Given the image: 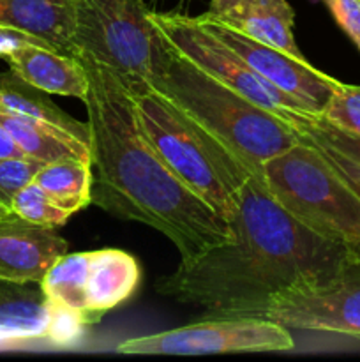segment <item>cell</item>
Instances as JSON below:
<instances>
[{
	"label": "cell",
	"mask_w": 360,
	"mask_h": 362,
	"mask_svg": "<svg viewBox=\"0 0 360 362\" xmlns=\"http://www.w3.org/2000/svg\"><path fill=\"white\" fill-rule=\"evenodd\" d=\"M0 112L20 113V115L46 120L90 144L87 124H81L80 120L60 110L48 92L28 83L13 69L0 73Z\"/></svg>",
	"instance_id": "18"
},
{
	"label": "cell",
	"mask_w": 360,
	"mask_h": 362,
	"mask_svg": "<svg viewBox=\"0 0 360 362\" xmlns=\"http://www.w3.org/2000/svg\"><path fill=\"white\" fill-rule=\"evenodd\" d=\"M327 122L360 138V85L339 83L323 110Z\"/></svg>",
	"instance_id": "22"
},
{
	"label": "cell",
	"mask_w": 360,
	"mask_h": 362,
	"mask_svg": "<svg viewBox=\"0 0 360 362\" xmlns=\"http://www.w3.org/2000/svg\"><path fill=\"white\" fill-rule=\"evenodd\" d=\"M339 27L360 52V0H323Z\"/></svg>",
	"instance_id": "24"
},
{
	"label": "cell",
	"mask_w": 360,
	"mask_h": 362,
	"mask_svg": "<svg viewBox=\"0 0 360 362\" xmlns=\"http://www.w3.org/2000/svg\"><path fill=\"white\" fill-rule=\"evenodd\" d=\"M34 182H37L59 207L71 214L92 204L90 161L66 159L46 163L34 177Z\"/></svg>",
	"instance_id": "19"
},
{
	"label": "cell",
	"mask_w": 360,
	"mask_h": 362,
	"mask_svg": "<svg viewBox=\"0 0 360 362\" xmlns=\"http://www.w3.org/2000/svg\"><path fill=\"white\" fill-rule=\"evenodd\" d=\"M288 329L360 338V264L318 285H299L272 296L256 313Z\"/></svg>",
	"instance_id": "9"
},
{
	"label": "cell",
	"mask_w": 360,
	"mask_h": 362,
	"mask_svg": "<svg viewBox=\"0 0 360 362\" xmlns=\"http://www.w3.org/2000/svg\"><path fill=\"white\" fill-rule=\"evenodd\" d=\"M0 124L28 158L42 163L90 161V144L55 124L11 112H0Z\"/></svg>",
	"instance_id": "17"
},
{
	"label": "cell",
	"mask_w": 360,
	"mask_h": 362,
	"mask_svg": "<svg viewBox=\"0 0 360 362\" xmlns=\"http://www.w3.org/2000/svg\"><path fill=\"white\" fill-rule=\"evenodd\" d=\"M141 279V269L133 255L115 247L87 251L81 290L83 318L87 325L97 324L108 311L126 303Z\"/></svg>",
	"instance_id": "13"
},
{
	"label": "cell",
	"mask_w": 360,
	"mask_h": 362,
	"mask_svg": "<svg viewBox=\"0 0 360 362\" xmlns=\"http://www.w3.org/2000/svg\"><path fill=\"white\" fill-rule=\"evenodd\" d=\"M295 339L284 325L260 317H215L159 334L126 339L119 354L133 356H214L242 352H284Z\"/></svg>",
	"instance_id": "8"
},
{
	"label": "cell",
	"mask_w": 360,
	"mask_h": 362,
	"mask_svg": "<svg viewBox=\"0 0 360 362\" xmlns=\"http://www.w3.org/2000/svg\"><path fill=\"white\" fill-rule=\"evenodd\" d=\"M203 16L307 60L295 41V13L288 0H210Z\"/></svg>",
	"instance_id": "14"
},
{
	"label": "cell",
	"mask_w": 360,
	"mask_h": 362,
	"mask_svg": "<svg viewBox=\"0 0 360 362\" xmlns=\"http://www.w3.org/2000/svg\"><path fill=\"white\" fill-rule=\"evenodd\" d=\"M56 228L35 225L14 212L0 218V278L16 283H41L53 264L69 253Z\"/></svg>",
	"instance_id": "12"
},
{
	"label": "cell",
	"mask_w": 360,
	"mask_h": 362,
	"mask_svg": "<svg viewBox=\"0 0 360 362\" xmlns=\"http://www.w3.org/2000/svg\"><path fill=\"white\" fill-rule=\"evenodd\" d=\"M9 209H7V207H4V205L2 204H0V218H4V216H7V214H9Z\"/></svg>",
	"instance_id": "28"
},
{
	"label": "cell",
	"mask_w": 360,
	"mask_h": 362,
	"mask_svg": "<svg viewBox=\"0 0 360 362\" xmlns=\"http://www.w3.org/2000/svg\"><path fill=\"white\" fill-rule=\"evenodd\" d=\"M304 138H307V136H304ZM307 140L313 141V144L320 148V152L325 156V159L330 163L332 168L337 172V175L341 177V179L344 180V182L348 184V186L352 187V189L360 197V165L359 163H356L355 159L348 158L346 154H342V152H339L337 148L323 144V141L311 140V138H307Z\"/></svg>",
	"instance_id": "25"
},
{
	"label": "cell",
	"mask_w": 360,
	"mask_h": 362,
	"mask_svg": "<svg viewBox=\"0 0 360 362\" xmlns=\"http://www.w3.org/2000/svg\"><path fill=\"white\" fill-rule=\"evenodd\" d=\"M229 226L232 240L180 260L159 279L157 292L212 317H256L275 293L328 281L360 264L359 251L302 225L254 175L236 191Z\"/></svg>",
	"instance_id": "1"
},
{
	"label": "cell",
	"mask_w": 360,
	"mask_h": 362,
	"mask_svg": "<svg viewBox=\"0 0 360 362\" xmlns=\"http://www.w3.org/2000/svg\"><path fill=\"white\" fill-rule=\"evenodd\" d=\"M145 0H74L76 57L108 67L133 92L148 87L159 34Z\"/></svg>",
	"instance_id": "6"
},
{
	"label": "cell",
	"mask_w": 360,
	"mask_h": 362,
	"mask_svg": "<svg viewBox=\"0 0 360 362\" xmlns=\"http://www.w3.org/2000/svg\"><path fill=\"white\" fill-rule=\"evenodd\" d=\"M150 20L169 48L232 90L246 95L286 120L295 113L313 115L302 101L275 88L251 69L229 46L208 30L198 16L150 11Z\"/></svg>",
	"instance_id": "7"
},
{
	"label": "cell",
	"mask_w": 360,
	"mask_h": 362,
	"mask_svg": "<svg viewBox=\"0 0 360 362\" xmlns=\"http://www.w3.org/2000/svg\"><path fill=\"white\" fill-rule=\"evenodd\" d=\"M46 163L34 158H0V204L11 211V204L18 191L34 180Z\"/></svg>",
	"instance_id": "23"
},
{
	"label": "cell",
	"mask_w": 360,
	"mask_h": 362,
	"mask_svg": "<svg viewBox=\"0 0 360 362\" xmlns=\"http://www.w3.org/2000/svg\"><path fill=\"white\" fill-rule=\"evenodd\" d=\"M0 25L30 32L76 57L74 0H0Z\"/></svg>",
	"instance_id": "16"
},
{
	"label": "cell",
	"mask_w": 360,
	"mask_h": 362,
	"mask_svg": "<svg viewBox=\"0 0 360 362\" xmlns=\"http://www.w3.org/2000/svg\"><path fill=\"white\" fill-rule=\"evenodd\" d=\"M11 212L27 219V221L41 226H48V228H60L73 216L69 211L59 207L48 197V193L34 180L21 187L14 194L13 204H11Z\"/></svg>",
	"instance_id": "20"
},
{
	"label": "cell",
	"mask_w": 360,
	"mask_h": 362,
	"mask_svg": "<svg viewBox=\"0 0 360 362\" xmlns=\"http://www.w3.org/2000/svg\"><path fill=\"white\" fill-rule=\"evenodd\" d=\"M299 136L292 148L265 165V187L307 228L360 253V197L313 141Z\"/></svg>",
	"instance_id": "4"
},
{
	"label": "cell",
	"mask_w": 360,
	"mask_h": 362,
	"mask_svg": "<svg viewBox=\"0 0 360 362\" xmlns=\"http://www.w3.org/2000/svg\"><path fill=\"white\" fill-rule=\"evenodd\" d=\"M25 46H44V48H53V46L48 45L44 39L37 37V35L30 34V32L0 25V59H4V57L9 55V53L16 52V49L25 48Z\"/></svg>",
	"instance_id": "26"
},
{
	"label": "cell",
	"mask_w": 360,
	"mask_h": 362,
	"mask_svg": "<svg viewBox=\"0 0 360 362\" xmlns=\"http://www.w3.org/2000/svg\"><path fill=\"white\" fill-rule=\"evenodd\" d=\"M88 74L87 127L90 138L92 204L126 221L168 237L180 260L232 240V226L184 186L145 136L133 95L113 71L78 55Z\"/></svg>",
	"instance_id": "2"
},
{
	"label": "cell",
	"mask_w": 360,
	"mask_h": 362,
	"mask_svg": "<svg viewBox=\"0 0 360 362\" xmlns=\"http://www.w3.org/2000/svg\"><path fill=\"white\" fill-rule=\"evenodd\" d=\"M131 95L138 124L161 161L184 186L232 223L236 212V191L251 177L249 173L210 147L196 127L150 87Z\"/></svg>",
	"instance_id": "5"
},
{
	"label": "cell",
	"mask_w": 360,
	"mask_h": 362,
	"mask_svg": "<svg viewBox=\"0 0 360 362\" xmlns=\"http://www.w3.org/2000/svg\"><path fill=\"white\" fill-rule=\"evenodd\" d=\"M0 158H25V152L18 147L2 124H0Z\"/></svg>",
	"instance_id": "27"
},
{
	"label": "cell",
	"mask_w": 360,
	"mask_h": 362,
	"mask_svg": "<svg viewBox=\"0 0 360 362\" xmlns=\"http://www.w3.org/2000/svg\"><path fill=\"white\" fill-rule=\"evenodd\" d=\"M148 87L172 103L210 147L258 179H263L272 158L300 140L288 120L222 85L169 48L161 35Z\"/></svg>",
	"instance_id": "3"
},
{
	"label": "cell",
	"mask_w": 360,
	"mask_h": 362,
	"mask_svg": "<svg viewBox=\"0 0 360 362\" xmlns=\"http://www.w3.org/2000/svg\"><path fill=\"white\" fill-rule=\"evenodd\" d=\"M87 325L59 310L41 283H16L0 278V352L67 349L76 345Z\"/></svg>",
	"instance_id": "10"
},
{
	"label": "cell",
	"mask_w": 360,
	"mask_h": 362,
	"mask_svg": "<svg viewBox=\"0 0 360 362\" xmlns=\"http://www.w3.org/2000/svg\"><path fill=\"white\" fill-rule=\"evenodd\" d=\"M9 69L48 94L85 101L88 74L80 59L44 46H25L4 57Z\"/></svg>",
	"instance_id": "15"
},
{
	"label": "cell",
	"mask_w": 360,
	"mask_h": 362,
	"mask_svg": "<svg viewBox=\"0 0 360 362\" xmlns=\"http://www.w3.org/2000/svg\"><path fill=\"white\" fill-rule=\"evenodd\" d=\"M198 18L215 37L229 46L251 69L256 71L268 83L302 101L313 115H323L332 92L341 81L321 73L307 60H300L282 49L256 41L221 21L205 18L203 14Z\"/></svg>",
	"instance_id": "11"
},
{
	"label": "cell",
	"mask_w": 360,
	"mask_h": 362,
	"mask_svg": "<svg viewBox=\"0 0 360 362\" xmlns=\"http://www.w3.org/2000/svg\"><path fill=\"white\" fill-rule=\"evenodd\" d=\"M288 122L295 127L296 133L311 138V140L323 141L330 147L337 148L339 152L346 154L348 158L355 159L360 165V138L332 126L323 117L316 115H300L295 113L288 119Z\"/></svg>",
	"instance_id": "21"
}]
</instances>
